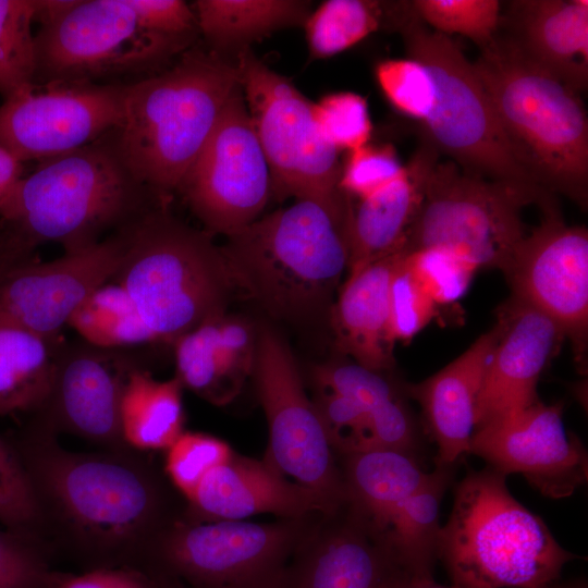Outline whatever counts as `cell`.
I'll return each mask as SVG.
<instances>
[{
	"label": "cell",
	"instance_id": "1",
	"mask_svg": "<svg viewBox=\"0 0 588 588\" xmlns=\"http://www.w3.org/2000/svg\"><path fill=\"white\" fill-rule=\"evenodd\" d=\"M9 442L34 492L38 537L54 559L81 572L140 568L149 544L173 518L164 486L142 451H70L34 421Z\"/></svg>",
	"mask_w": 588,
	"mask_h": 588
},
{
	"label": "cell",
	"instance_id": "2",
	"mask_svg": "<svg viewBox=\"0 0 588 588\" xmlns=\"http://www.w3.org/2000/svg\"><path fill=\"white\" fill-rule=\"evenodd\" d=\"M151 193L131 174L110 134L69 154L46 159L22 177L0 217V262L27 259L42 244L77 250L148 210Z\"/></svg>",
	"mask_w": 588,
	"mask_h": 588
},
{
	"label": "cell",
	"instance_id": "3",
	"mask_svg": "<svg viewBox=\"0 0 588 588\" xmlns=\"http://www.w3.org/2000/svg\"><path fill=\"white\" fill-rule=\"evenodd\" d=\"M237 85L235 62L198 47L126 84L122 123L110 136L131 174L160 201L179 188Z\"/></svg>",
	"mask_w": 588,
	"mask_h": 588
},
{
	"label": "cell",
	"instance_id": "4",
	"mask_svg": "<svg viewBox=\"0 0 588 588\" xmlns=\"http://www.w3.org/2000/svg\"><path fill=\"white\" fill-rule=\"evenodd\" d=\"M473 66L527 177L586 208L588 117L580 94L499 33Z\"/></svg>",
	"mask_w": 588,
	"mask_h": 588
},
{
	"label": "cell",
	"instance_id": "5",
	"mask_svg": "<svg viewBox=\"0 0 588 588\" xmlns=\"http://www.w3.org/2000/svg\"><path fill=\"white\" fill-rule=\"evenodd\" d=\"M348 223L297 199L228 235L220 248L236 287L269 315L311 319L329 307L347 270Z\"/></svg>",
	"mask_w": 588,
	"mask_h": 588
},
{
	"label": "cell",
	"instance_id": "6",
	"mask_svg": "<svg viewBox=\"0 0 588 588\" xmlns=\"http://www.w3.org/2000/svg\"><path fill=\"white\" fill-rule=\"evenodd\" d=\"M123 247L112 278L131 297L157 342H174L225 314L236 287L211 234L148 209L120 229Z\"/></svg>",
	"mask_w": 588,
	"mask_h": 588
},
{
	"label": "cell",
	"instance_id": "7",
	"mask_svg": "<svg viewBox=\"0 0 588 588\" xmlns=\"http://www.w3.org/2000/svg\"><path fill=\"white\" fill-rule=\"evenodd\" d=\"M437 556L461 588H547L575 558L490 467L457 485Z\"/></svg>",
	"mask_w": 588,
	"mask_h": 588
},
{
	"label": "cell",
	"instance_id": "8",
	"mask_svg": "<svg viewBox=\"0 0 588 588\" xmlns=\"http://www.w3.org/2000/svg\"><path fill=\"white\" fill-rule=\"evenodd\" d=\"M36 75L47 84L150 76L195 39L147 28L128 0L37 1Z\"/></svg>",
	"mask_w": 588,
	"mask_h": 588
},
{
	"label": "cell",
	"instance_id": "9",
	"mask_svg": "<svg viewBox=\"0 0 588 588\" xmlns=\"http://www.w3.org/2000/svg\"><path fill=\"white\" fill-rule=\"evenodd\" d=\"M385 27L401 34L408 58L422 63L432 78L434 102L422 125L437 151L475 175L536 186L515 161L473 62L458 45L425 25L409 1L388 3Z\"/></svg>",
	"mask_w": 588,
	"mask_h": 588
},
{
	"label": "cell",
	"instance_id": "10",
	"mask_svg": "<svg viewBox=\"0 0 588 588\" xmlns=\"http://www.w3.org/2000/svg\"><path fill=\"white\" fill-rule=\"evenodd\" d=\"M553 194L526 184L488 180L466 172L451 160L432 169L404 250L440 248L479 269L510 264L527 234L523 210L539 207Z\"/></svg>",
	"mask_w": 588,
	"mask_h": 588
},
{
	"label": "cell",
	"instance_id": "11",
	"mask_svg": "<svg viewBox=\"0 0 588 588\" xmlns=\"http://www.w3.org/2000/svg\"><path fill=\"white\" fill-rule=\"evenodd\" d=\"M235 64L269 167L271 189L279 197L311 200L334 217L348 218L352 201L340 188L339 150L321 137L313 117V102L250 49L238 54Z\"/></svg>",
	"mask_w": 588,
	"mask_h": 588
},
{
	"label": "cell",
	"instance_id": "12",
	"mask_svg": "<svg viewBox=\"0 0 588 588\" xmlns=\"http://www.w3.org/2000/svg\"><path fill=\"white\" fill-rule=\"evenodd\" d=\"M297 538L292 523L173 517L149 544L140 568L181 588H282Z\"/></svg>",
	"mask_w": 588,
	"mask_h": 588
},
{
	"label": "cell",
	"instance_id": "13",
	"mask_svg": "<svg viewBox=\"0 0 588 588\" xmlns=\"http://www.w3.org/2000/svg\"><path fill=\"white\" fill-rule=\"evenodd\" d=\"M253 373L269 427L268 463L334 509L345 498L346 488L332 445L289 345L271 328L257 334Z\"/></svg>",
	"mask_w": 588,
	"mask_h": 588
},
{
	"label": "cell",
	"instance_id": "14",
	"mask_svg": "<svg viewBox=\"0 0 588 588\" xmlns=\"http://www.w3.org/2000/svg\"><path fill=\"white\" fill-rule=\"evenodd\" d=\"M177 189L210 234L228 236L265 208L271 176L240 83Z\"/></svg>",
	"mask_w": 588,
	"mask_h": 588
},
{
	"label": "cell",
	"instance_id": "15",
	"mask_svg": "<svg viewBox=\"0 0 588 588\" xmlns=\"http://www.w3.org/2000/svg\"><path fill=\"white\" fill-rule=\"evenodd\" d=\"M540 223L516 248L504 275L512 297L547 315L584 365L588 336V232L569 225L555 200L541 207Z\"/></svg>",
	"mask_w": 588,
	"mask_h": 588
},
{
	"label": "cell",
	"instance_id": "16",
	"mask_svg": "<svg viewBox=\"0 0 588 588\" xmlns=\"http://www.w3.org/2000/svg\"><path fill=\"white\" fill-rule=\"evenodd\" d=\"M127 83L47 84L0 105V146L22 162L72 152L122 123Z\"/></svg>",
	"mask_w": 588,
	"mask_h": 588
},
{
	"label": "cell",
	"instance_id": "17",
	"mask_svg": "<svg viewBox=\"0 0 588 588\" xmlns=\"http://www.w3.org/2000/svg\"><path fill=\"white\" fill-rule=\"evenodd\" d=\"M490 468L517 473L543 495L566 498L588 478V455L562 419V404L537 400L515 413L475 429L469 452Z\"/></svg>",
	"mask_w": 588,
	"mask_h": 588
},
{
	"label": "cell",
	"instance_id": "18",
	"mask_svg": "<svg viewBox=\"0 0 588 588\" xmlns=\"http://www.w3.org/2000/svg\"><path fill=\"white\" fill-rule=\"evenodd\" d=\"M120 230L53 260L29 258L0 265V317L57 338L81 303L110 282L119 267Z\"/></svg>",
	"mask_w": 588,
	"mask_h": 588
},
{
	"label": "cell",
	"instance_id": "19",
	"mask_svg": "<svg viewBox=\"0 0 588 588\" xmlns=\"http://www.w3.org/2000/svg\"><path fill=\"white\" fill-rule=\"evenodd\" d=\"M136 368L114 350L85 342L60 348L49 395L32 421L101 449L130 448L122 438L120 408L128 377Z\"/></svg>",
	"mask_w": 588,
	"mask_h": 588
},
{
	"label": "cell",
	"instance_id": "20",
	"mask_svg": "<svg viewBox=\"0 0 588 588\" xmlns=\"http://www.w3.org/2000/svg\"><path fill=\"white\" fill-rule=\"evenodd\" d=\"M494 327L497 342L477 400L476 428L539 400L540 376L565 339L547 315L512 296L499 307Z\"/></svg>",
	"mask_w": 588,
	"mask_h": 588
},
{
	"label": "cell",
	"instance_id": "21",
	"mask_svg": "<svg viewBox=\"0 0 588 588\" xmlns=\"http://www.w3.org/2000/svg\"><path fill=\"white\" fill-rule=\"evenodd\" d=\"M500 25L531 62L578 91L588 84V1H511Z\"/></svg>",
	"mask_w": 588,
	"mask_h": 588
},
{
	"label": "cell",
	"instance_id": "22",
	"mask_svg": "<svg viewBox=\"0 0 588 588\" xmlns=\"http://www.w3.org/2000/svg\"><path fill=\"white\" fill-rule=\"evenodd\" d=\"M188 502L195 513L211 520L262 513L297 517L332 510L315 492L284 478L269 463L233 455L204 477Z\"/></svg>",
	"mask_w": 588,
	"mask_h": 588
},
{
	"label": "cell",
	"instance_id": "23",
	"mask_svg": "<svg viewBox=\"0 0 588 588\" xmlns=\"http://www.w3.org/2000/svg\"><path fill=\"white\" fill-rule=\"evenodd\" d=\"M495 342L493 326L444 368L407 388L421 406L427 427L438 445L439 467L453 464L469 452L476 428L477 400Z\"/></svg>",
	"mask_w": 588,
	"mask_h": 588
},
{
	"label": "cell",
	"instance_id": "24",
	"mask_svg": "<svg viewBox=\"0 0 588 588\" xmlns=\"http://www.w3.org/2000/svg\"><path fill=\"white\" fill-rule=\"evenodd\" d=\"M439 152L425 138L405 173L381 191L352 204L347 274L404 250L407 232L424 198Z\"/></svg>",
	"mask_w": 588,
	"mask_h": 588
},
{
	"label": "cell",
	"instance_id": "25",
	"mask_svg": "<svg viewBox=\"0 0 588 588\" xmlns=\"http://www.w3.org/2000/svg\"><path fill=\"white\" fill-rule=\"evenodd\" d=\"M404 254L379 259L348 273L331 306L336 346L355 363L382 372L393 365L389 336V290Z\"/></svg>",
	"mask_w": 588,
	"mask_h": 588
},
{
	"label": "cell",
	"instance_id": "26",
	"mask_svg": "<svg viewBox=\"0 0 588 588\" xmlns=\"http://www.w3.org/2000/svg\"><path fill=\"white\" fill-rule=\"evenodd\" d=\"M193 10L207 49L232 62L272 33L304 26L311 12L302 0H198Z\"/></svg>",
	"mask_w": 588,
	"mask_h": 588
},
{
	"label": "cell",
	"instance_id": "27",
	"mask_svg": "<svg viewBox=\"0 0 588 588\" xmlns=\"http://www.w3.org/2000/svg\"><path fill=\"white\" fill-rule=\"evenodd\" d=\"M376 540L362 530L341 529L287 566L282 588H383L391 573Z\"/></svg>",
	"mask_w": 588,
	"mask_h": 588
},
{
	"label": "cell",
	"instance_id": "28",
	"mask_svg": "<svg viewBox=\"0 0 588 588\" xmlns=\"http://www.w3.org/2000/svg\"><path fill=\"white\" fill-rule=\"evenodd\" d=\"M444 467L430 473L428 480L392 514L377 541L393 573L433 579L437 556L439 505L449 483Z\"/></svg>",
	"mask_w": 588,
	"mask_h": 588
},
{
	"label": "cell",
	"instance_id": "29",
	"mask_svg": "<svg viewBox=\"0 0 588 588\" xmlns=\"http://www.w3.org/2000/svg\"><path fill=\"white\" fill-rule=\"evenodd\" d=\"M57 338L0 317V416L35 414L45 404L60 353Z\"/></svg>",
	"mask_w": 588,
	"mask_h": 588
},
{
	"label": "cell",
	"instance_id": "30",
	"mask_svg": "<svg viewBox=\"0 0 588 588\" xmlns=\"http://www.w3.org/2000/svg\"><path fill=\"white\" fill-rule=\"evenodd\" d=\"M346 495L379 535L392 514L429 478L409 453L369 449L348 454Z\"/></svg>",
	"mask_w": 588,
	"mask_h": 588
},
{
	"label": "cell",
	"instance_id": "31",
	"mask_svg": "<svg viewBox=\"0 0 588 588\" xmlns=\"http://www.w3.org/2000/svg\"><path fill=\"white\" fill-rule=\"evenodd\" d=\"M183 385L174 377L157 380L136 368L126 382L120 408L125 444L137 451L167 450L183 432Z\"/></svg>",
	"mask_w": 588,
	"mask_h": 588
},
{
	"label": "cell",
	"instance_id": "32",
	"mask_svg": "<svg viewBox=\"0 0 588 588\" xmlns=\"http://www.w3.org/2000/svg\"><path fill=\"white\" fill-rule=\"evenodd\" d=\"M219 317L183 334L173 344L175 377L182 385L212 404L223 405L240 392L253 370L233 358L220 343Z\"/></svg>",
	"mask_w": 588,
	"mask_h": 588
},
{
	"label": "cell",
	"instance_id": "33",
	"mask_svg": "<svg viewBox=\"0 0 588 588\" xmlns=\"http://www.w3.org/2000/svg\"><path fill=\"white\" fill-rule=\"evenodd\" d=\"M68 324L85 343L105 350L157 342L131 297L112 281L91 292Z\"/></svg>",
	"mask_w": 588,
	"mask_h": 588
},
{
	"label": "cell",
	"instance_id": "34",
	"mask_svg": "<svg viewBox=\"0 0 588 588\" xmlns=\"http://www.w3.org/2000/svg\"><path fill=\"white\" fill-rule=\"evenodd\" d=\"M385 1L327 0L304 28L310 60L330 58L384 27Z\"/></svg>",
	"mask_w": 588,
	"mask_h": 588
},
{
	"label": "cell",
	"instance_id": "35",
	"mask_svg": "<svg viewBox=\"0 0 588 588\" xmlns=\"http://www.w3.org/2000/svg\"><path fill=\"white\" fill-rule=\"evenodd\" d=\"M37 1L0 0V94L4 99L35 85L32 24Z\"/></svg>",
	"mask_w": 588,
	"mask_h": 588
},
{
	"label": "cell",
	"instance_id": "36",
	"mask_svg": "<svg viewBox=\"0 0 588 588\" xmlns=\"http://www.w3.org/2000/svg\"><path fill=\"white\" fill-rule=\"evenodd\" d=\"M409 4L415 15L432 30L467 37L480 50L494 39L500 28L498 0H414Z\"/></svg>",
	"mask_w": 588,
	"mask_h": 588
},
{
	"label": "cell",
	"instance_id": "37",
	"mask_svg": "<svg viewBox=\"0 0 588 588\" xmlns=\"http://www.w3.org/2000/svg\"><path fill=\"white\" fill-rule=\"evenodd\" d=\"M313 117L321 137L336 150L367 145L372 133L367 100L353 91L331 93L313 102Z\"/></svg>",
	"mask_w": 588,
	"mask_h": 588
},
{
	"label": "cell",
	"instance_id": "38",
	"mask_svg": "<svg viewBox=\"0 0 588 588\" xmlns=\"http://www.w3.org/2000/svg\"><path fill=\"white\" fill-rule=\"evenodd\" d=\"M403 264L437 306L458 301L477 271L455 254L432 247L405 250Z\"/></svg>",
	"mask_w": 588,
	"mask_h": 588
},
{
	"label": "cell",
	"instance_id": "39",
	"mask_svg": "<svg viewBox=\"0 0 588 588\" xmlns=\"http://www.w3.org/2000/svg\"><path fill=\"white\" fill-rule=\"evenodd\" d=\"M222 440L201 432H182L167 449L164 470L172 485L189 501L200 481L232 457Z\"/></svg>",
	"mask_w": 588,
	"mask_h": 588
},
{
	"label": "cell",
	"instance_id": "40",
	"mask_svg": "<svg viewBox=\"0 0 588 588\" xmlns=\"http://www.w3.org/2000/svg\"><path fill=\"white\" fill-rule=\"evenodd\" d=\"M388 101L404 115L424 122L434 102V85L426 66L412 58L385 59L375 68Z\"/></svg>",
	"mask_w": 588,
	"mask_h": 588
},
{
	"label": "cell",
	"instance_id": "41",
	"mask_svg": "<svg viewBox=\"0 0 588 588\" xmlns=\"http://www.w3.org/2000/svg\"><path fill=\"white\" fill-rule=\"evenodd\" d=\"M54 560L37 537L0 528V588H41Z\"/></svg>",
	"mask_w": 588,
	"mask_h": 588
},
{
	"label": "cell",
	"instance_id": "42",
	"mask_svg": "<svg viewBox=\"0 0 588 588\" xmlns=\"http://www.w3.org/2000/svg\"><path fill=\"white\" fill-rule=\"evenodd\" d=\"M0 524L39 539L37 505L28 476L10 442L1 437Z\"/></svg>",
	"mask_w": 588,
	"mask_h": 588
},
{
	"label": "cell",
	"instance_id": "43",
	"mask_svg": "<svg viewBox=\"0 0 588 588\" xmlns=\"http://www.w3.org/2000/svg\"><path fill=\"white\" fill-rule=\"evenodd\" d=\"M393 146L367 144L348 151L341 169L340 188L350 197H368L405 173Z\"/></svg>",
	"mask_w": 588,
	"mask_h": 588
},
{
	"label": "cell",
	"instance_id": "44",
	"mask_svg": "<svg viewBox=\"0 0 588 588\" xmlns=\"http://www.w3.org/2000/svg\"><path fill=\"white\" fill-rule=\"evenodd\" d=\"M403 256L389 290V336L393 344L412 340L437 313L436 303L404 266Z\"/></svg>",
	"mask_w": 588,
	"mask_h": 588
},
{
	"label": "cell",
	"instance_id": "45",
	"mask_svg": "<svg viewBox=\"0 0 588 588\" xmlns=\"http://www.w3.org/2000/svg\"><path fill=\"white\" fill-rule=\"evenodd\" d=\"M323 390L339 394L370 413L380 404L399 395L392 383L380 371L357 363H334L315 370Z\"/></svg>",
	"mask_w": 588,
	"mask_h": 588
},
{
	"label": "cell",
	"instance_id": "46",
	"mask_svg": "<svg viewBox=\"0 0 588 588\" xmlns=\"http://www.w3.org/2000/svg\"><path fill=\"white\" fill-rule=\"evenodd\" d=\"M314 404L332 448L347 455L371 449L368 412L327 390Z\"/></svg>",
	"mask_w": 588,
	"mask_h": 588
},
{
	"label": "cell",
	"instance_id": "47",
	"mask_svg": "<svg viewBox=\"0 0 588 588\" xmlns=\"http://www.w3.org/2000/svg\"><path fill=\"white\" fill-rule=\"evenodd\" d=\"M41 588H164L161 577L128 566L102 567L81 573L52 569Z\"/></svg>",
	"mask_w": 588,
	"mask_h": 588
},
{
	"label": "cell",
	"instance_id": "48",
	"mask_svg": "<svg viewBox=\"0 0 588 588\" xmlns=\"http://www.w3.org/2000/svg\"><path fill=\"white\" fill-rule=\"evenodd\" d=\"M371 449L409 453L415 444V426L403 400L396 395L369 413Z\"/></svg>",
	"mask_w": 588,
	"mask_h": 588
},
{
	"label": "cell",
	"instance_id": "49",
	"mask_svg": "<svg viewBox=\"0 0 588 588\" xmlns=\"http://www.w3.org/2000/svg\"><path fill=\"white\" fill-rule=\"evenodd\" d=\"M23 162L0 146V209L21 181Z\"/></svg>",
	"mask_w": 588,
	"mask_h": 588
},
{
	"label": "cell",
	"instance_id": "50",
	"mask_svg": "<svg viewBox=\"0 0 588 588\" xmlns=\"http://www.w3.org/2000/svg\"><path fill=\"white\" fill-rule=\"evenodd\" d=\"M383 588H461L455 585L450 587L440 586L433 579H417L403 575L390 573Z\"/></svg>",
	"mask_w": 588,
	"mask_h": 588
},
{
	"label": "cell",
	"instance_id": "51",
	"mask_svg": "<svg viewBox=\"0 0 588 588\" xmlns=\"http://www.w3.org/2000/svg\"><path fill=\"white\" fill-rule=\"evenodd\" d=\"M549 588H587V584L584 580L568 583V584H561V585L553 583L549 586Z\"/></svg>",
	"mask_w": 588,
	"mask_h": 588
},
{
	"label": "cell",
	"instance_id": "52",
	"mask_svg": "<svg viewBox=\"0 0 588 588\" xmlns=\"http://www.w3.org/2000/svg\"><path fill=\"white\" fill-rule=\"evenodd\" d=\"M164 588H181L177 584L164 579Z\"/></svg>",
	"mask_w": 588,
	"mask_h": 588
},
{
	"label": "cell",
	"instance_id": "53",
	"mask_svg": "<svg viewBox=\"0 0 588 588\" xmlns=\"http://www.w3.org/2000/svg\"><path fill=\"white\" fill-rule=\"evenodd\" d=\"M547 588H549V587H547Z\"/></svg>",
	"mask_w": 588,
	"mask_h": 588
}]
</instances>
